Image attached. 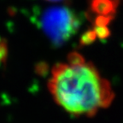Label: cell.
Returning a JSON list of instances; mask_svg holds the SVG:
<instances>
[{
	"label": "cell",
	"instance_id": "6da1fadb",
	"mask_svg": "<svg viewBox=\"0 0 123 123\" xmlns=\"http://www.w3.org/2000/svg\"><path fill=\"white\" fill-rule=\"evenodd\" d=\"M48 90L55 103L74 116L95 115L115 99L110 81L94 64L76 52L52 68Z\"/></svg>",
	"mask_w": 123,
	"mask_h": 123
},
{
	"label": "cell",
	"instance_id": "7a4b0ae2",
	"mask_svg": "<svg viewBox=\"0 0 123 123\" xmlns=\"http://www.w3.org/2000/svg\"><path fill=\"white\" fill-rule=\"evenodd\" d=\"M41 27L55 44H62L74 34L77 27L75 15L65 7L50 8L41 17Z\"/></svg>",
	"mask_w": 123,
	"mask_h": 123
},
{
	"label": "cell",
	"instance_id": "3957f363",
	"mask_svg": "<svg viewBox=\"0 0 123 123\" xmlns=\"http://www.w3.org/2000/svg\"><path fill=\"white\" fill-rule=\"evenodd\" d=\"M49 1H60V0H49Z\"/></svg>",
	"mask_w": 123,
	"mask_h": 123
}]
</instances>
